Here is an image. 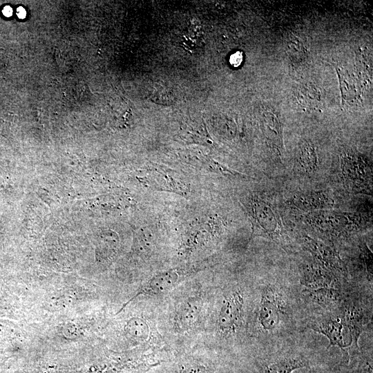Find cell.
I'll use <instances>...</instances> for the list:
<instances>
[{"instance_id":"6da1fadb","label":"cell","mask_w":373,"mask_h":373,"mask_svg":"<svg viewBox=\"0 0 373 373\" xmlns=\"http://www.w3.org/2000/svg\"><path fill=\"white\" fill-rule=\"evenodd\" d=\"M289 305L282 291L275 285L262 289L257 312V323L265 334L276 333L289 317Z\"/></svg>"},{"instance_id":"7a4b0ae2","label":"cell","mask_w":373,"mask_h":373,"mask_svg":"<svg viewBox=\"0 0 373 373\" xmlns=\"http://www.w3.org/2000/svg\"><path fill=\"white\" fill-rule=\"evenodd\" d=\"M307 327L326 336L329 341L327 349L338 347L343 352V358L349 362L346 348L351 346L353 341L341 316L332 314L315 318Z\"/></svg>"},{"instance_id":"3957f363","label":"cell","mask_w":373,"mask_h":373,"mask_svg":"<svg viewBox=\"0 0 373 373\" xmlns=\"http://www.w3.org/2000/svg\"><path fill=\"white\" fill-rule=\"evenodd\" d=\"M244 304V296L239 290H233L224 296L217 318V327L221 334L230 336L238 330Z\"/></svg>"},{"instance_id":"277c9868","label":"cell","mask_w":373,"mask_h":373,"mask_svg":"<svg viewBox=\"0 0 373 373\" xmlns=\"http://www.w3.org/2000/svg\"><path fill=\"white\" fill-rule=\"evenodd\" d=\"M250 207L258 233L273 240L278 239L280 236L281 227L276 211L271 204L256 197L251 199Z\"/></svg>"},{"instance_id":"5b68a950","label":"cell","mask_w":373,"mask_h":373,"mask_svg":"<svg viewBox=\"0 0 373 373\" xmlns=\"http://www.w3.org/2000/svg\"><path fill=\"white\" fill-rule=\"evenodd\" d=\"M309 367V359L303 354L284 353L264 358L258 363L257 373H292Z\"/></svg>"},{"instance_id":"8992f818","label":"cell","mask_w":373,"mask_h":373,"mask_svg":"<svg viewBox=\"0 0 373 373\" xmlns=\"http://www.w3.org/2000/svg\"><path fill=\"white\" fill-rule=\"evenodd\" d=\"M305 245L314 258L316 262L339 278L345 272L339 256L332 247L309 236L305 238Z\"/></svg>"},{"instance_id":"52a82bcc","label":"cell","mask_w":373,"mask_h":373,"mask_svg":"<svg viewBox=\"0 0 373 373\" xmlns=\"http://www.w3.org/2000/svg\"><path fill=\"white\" fill-rule=\"evenodd\" d=\"M300 280L306 289L327 287L341 289L339 278L316 262L305 265L302 267Z\"/></svg>"},{"instance_id":"ba28073f","label":"cell","mask_w":373,"mask_h":373,"mask_svg":"<svg viewBox=\"0 0 373 373\" xmlns=\"http://www.w3.org/2000/svg\"><path fill=\"white\" fill-rule=\"evenodd\" d=\"M341 160L343 175L349 181L362 184L370 179V166L359 154L353 152L343 153Z\"/></svg>"},{"instance_id":"9c48e42d","label":"cell","mask_w":373,"mask_h":373,"mask_svg":"<svg viewBox=\"0 0 373 373\" xmlns=\"http://www.w3.org/2000/svg\"><path fill=\"white\" fill-rule=\"evenodd\" d=\"M202 305V298L197 296L184 299L175 309V325L182 330L191 328L200 318Z\"/></svg>"},{"instance_id":"30bf717a","label":"cell","mask_w":373,"mask_h":373,"mask_svg":"<svg viewBox=\"0 0 373 373\" xmlns=\"http://www.w3.org/2000/svg\"><path fill=\"white\" fill-rule=\"evenodd\" d=\"M261 126L271 146L280 153L283 148L282 124L274 110L264 107L261 113Z\"/></svg>"},{"instance_id":"8fae6325","label":"cell","mask_w":373,"mask_h":373,"mask_svg":"<svg viewBox=\"0 0 373 373\" xmlns=\"http://www.w3.org/2000/svg\"><path fill=\"white\" fill-rule=\"evenodd\" d=\"M178 280L179 274L175 270L160 272L149 280L134 298L141 294L149 296L163 294L175 286Z\"/></svg>"},{"instance_id":"7c38bea8","label":"cell","mask_w":373,"mask_h":373,"mask_svg":"<svg viewBox=\"0 0 373 373\" xmlns=\"http://www.w3.org/2000/svg\"><path fill=\"white\" fill-rule=\"evenodd\" d=\"M291 203L300 210L312 211L330 208L334 201L325 191H311L294 195Z\"/></svg>"},{"instance_id":"4fadbf2b","label":"cell","mask_w":373,"mask_h":373,"mask_svg":"<svg viewBox=\"0 0 373 373\" xmlns=\"http://www.w3.org/2000/svg\"><path fill=\"white\" fill-rule=\"evenodd\" d=\"M342 314L341 316L351 338L354 343L357 345L358 337L364 330V325L367 323V318L365 316V313L359 306L350 303L344 306Z\"/></svg>"},{"instance_id":"5bb4252c","label":"cell","mask_w":373,"mask_h":373,"mask_svg":"<svg viewBox=\"0 0 373 373\" xmlns=\"http://www.w3.org/2000/svg\"><path fill=\"white\" fill-rule=\"evenodd\" d=\"M295 162L297 168L305 174L314 173L318 165V155L314 144L308 140H301L296 150Z\"/></svg>"},{"instance_id":"9a60e30c","label":"cell","mask_w":373,"mask_h":373,"mask_svg":"<svg viewBox=\"0 0 373 373\" xmlns=\"http://www.w3.org/2000/svg\"><path fill=\"white\" fill-rule=\"evenodd\" d=\"M303 292L312 302L325 308L337 306L342 302L341 289L334 287L314 290L305 289Z\"/></svg>"},{"instance_id":"2e32d148","label":"cell","mask_w":373,"mask_h":373,"mask_svg":"<svg viewBox=\"0 0 373 373\" xmlns=\"http://www.w3.org/2000/svg\"><path fill=\"white\" fill-rule=\"evenodd\" d=\"M294 95L302 106L315 109L321 106V95L317 87L309 82L299 83L294 88Z\"/></svg>"},{"instance_id":"e0dca14e","label":"cell","mask_w":373,"mask_h":373,"mask_svg":"<svg viewBox=\"0 0 373 373\" xmlns=\"http://www.w3.org/2000/svg\"><path fill=\"white\" fill-rule=\"evenodd\" d=\"M126 334L136 342H144L149 336V327L142 318L133 317L126 323L124 327Z\"/></svg>"},{"instance_id":"ac0fdd59","label":"cell","mask_w":373,"mask_h":373,"mask_svg":"<svg viewBox=\"0 0 373 373\" xmlns=\"http://www.w3.org/2000/svg\"><path fill=\"white\" fill-rule=\"evenodd\" d=\"M170 373H211L209 365L195 358H185L172 368Z\"/></svg>"},{"instance_id":"d6986e66","label":"cell","mask_w":373,"mask_h":373,"mask_svg":"<svg viewBox=\"0 0 373 373\" xmlns=\"http://www.w3.org/2000/svg\"><path fill=\"white\" fill-rule=\"evenodd\" d=\"M285 49L288 57L295 63H303L307 57V53L303 41L298 37L293 36L286 41Z\"/></svg>"},{"instance_id":"ffe728a7","label":"cell","mask_w":373,"mask_h":373,"mask_svg":"<svg viewBox=\"0 0 373 373\" xmlns=\"http://www.w3.org/2000/svg\"><path fill=\"white\" fill-rule=\"evenodd\" d=\"M340 88L343 98L347 100H354L359 95V88L355 80L348 74L338 70Z\"/></svg>"},{"instance_id":"44dd1931","label":"cell","mask_w":373,"mask_h":373,"mask_svg":"<svg viewBox=\"0 0 373 373\" xmlns=\"http://www.w3.org/2000/svg\"><path fill=\"white\" fill-rule=\"evenodd\" d=\"M151 99L155 103L169 106L175 103L176 98L170 89L160 88L152 93Z\"/></svg>"},{"instance_id":"7402d4cb","label":"cell","mask_w":373,"mask_h":373,"mask_svg":"<svg viewBox=\"0 0 373 373\" xmlns=\"http://www.w3.org/2000/svg\"><path fill=\"white\" fill-rule=\"evenodd\" d=\"M242 61V55L241 52H238L233 54L230 57V62L233 66H238Z\"/></svg>"},{"instance_id":"603a6c76","label":"cell","mask_w":373,"mask_h":373,"mask_svg":"<svg viewBox=\"0 0 373 373\" xmlns=\"http://www.w3.org/2000/svg\"><path fill=\"white\" fill-rule=\"evenodd\" d=\"M3 13L6 17H10L12 13V8L10 6H6L3 10Z\"/></svg>"},{"instance_id":"cb8c5ba5","label":"cell","mask_w":373,"mask_h":373,"mask_svg":"<svg viewBox=\"0 0 373 373\" xmlns=\"http://www.w3.org/2000/svg\"><path fill=\"white\" fill-rule=\"evenodd\" d=\"M17 15L19 18H24L26 15L25 10L20 7L17 9Z\"/></svg>"}]
</instances>
